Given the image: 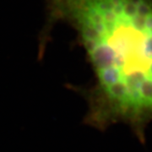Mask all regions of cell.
Masks as SVG:
<instances>
[{
    "label": "cell",
    "mask_w": 152,
    "mask_h": 152,
    "mask_svg": "<svg viewBox=\"0 0 152 152\" xmlns=\"http://www.w3.org/2000/svg\"><path fill=\"white\" fill-rule=\"evenodd\" d=\"M47 1L50 20L74 30L91 67L87 124H123L145 143L152 123V0Z\"/></svg>",
    "instance_id": "6da1fadb"
}]
</instances>
